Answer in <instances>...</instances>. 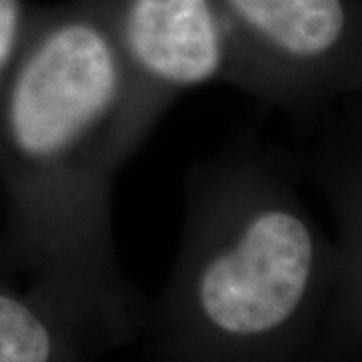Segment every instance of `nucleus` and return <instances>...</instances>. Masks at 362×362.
I'll return each instance as SVG.
<instances>
[{
  "mask_svg": "<svg viewBox=\"0 0 362 362\" xmlns=\"http://www.w3.org/2000/svg\"><path fill=\"white\" fill-rule=\"evenodd\" d=\"M123 103V65L99 0L35 4L0 89V274H26L121 344L147 314L121 272L111 221Z\"/></svg>",
  "mask_w": 362,
  "mask_h": 362,
  "instance_id": "obj_1",
  "label": "nucleus"
},
{
  "mask_svg": "<svg viewBox=\"0 0 362 362\" xmlns=\"http://www.w3.org/2000/svg\"><path fill=\"white\" fill-rule=\"evenodd\" d=\"M169 282L147 304L156 362H270L337 272L290 171L259 147L197 163Z\"/></svg>",
  "mask_w": 362,
  "mask_h": 362,
  "instance_id": "obj_2",
  "label": "nucleus"
},
{
  "mask_svg": "<svg viewBox=\"0 0 362 362\" xmlns=\"http://www.w3.org/2000/svg\"><path fill=\"white\" fill-rule=\"evenodd\" d=\"M233 87L310 115L362 93V0H218Z\"/></svg>",
  "mask_w": 362,
  "mask_h": 362,
  "instance_id": "obj_3",
  "label": "nucleus"
},
{
  "mask_svg": "<svg viewBox=\"0 0 362 362\" xmlns=\"http://www.w3.org/2000/svg\"><path fill=\"white\" fill-rule=\"evenodd\" d=\"M125 75L117 131L121 168L187 90L233 81V52L218 0H99Z\"/></svg>",
  "mask_w": 362,
  "mask_h": 362,
  "instance_id": "obj_4",
  "label": "nucleus"
},
{
  "mask_svg": "<svg viewBox=\"0 0 362 362\" xmlns=\"http://www.w3.org/2000/svg\"><path fill=\"white\" fill-rule=\"evenodd\" d=\"M117 346L107 328L57 298L0 284V362H97Z\"/></svg>",
  "mask_w": 362,
  "mask_h": 362,
  "instance_id": "obj_5",
  "label": "nucleus"
},
{
  "mask_svg": "<svg viewBox=\"0 0 362 362\" xmlns=\"http://www.w3.org/2000/svg\"><path fill=\"white\" fill-rule=\"evenodd\" d=\"M320 183L338 223L337 272L344 284V318L362 328V171L330 151L320 165Z\"/></svg>",
  "mask_w": 362,
  "mask_h": 362,
  "instance_id": "obj_6",
  "label": "nucleus"
},
{
  "mask_svg": "<svg viewBox=\"0 0 362 362\" xmlns=\"http://www.w3.org/2000/svg\"><path fill=\"white\" fill-rule=\"evenodd\" d=\"M33 8L26 0H0V89L23 47Z\"/></svg>",
  "mask_w": 362,
  "mask_h": 362,
  "instance_id": "obj_7",
  "label": "nucleus"
},
{
  "mask_svg": "<svg viewBox=\"0 0 362 362\" xmlns=\"http://www.w3.org/2000/svg\"><path fill=\"white\" fill-rule=\"evenodd\" d=\"M350 133H352V135H350L349 141L337 145L332 151H334L338 157H342L346 163H350L352 168H356L358 171H362V131L354 129L350 131Z\"/></svg>",
  "mask_w": 362,
  "mask_h": 362,
  "instance_id": "obj_8",
  "label": "nucleus"
},
{
  "mask_svg": "<svg viewBox=\"0 0 362 362\" xmlns=\"http://www.w3.org/2000/svg\"><path fill=\"white\" fill-rule=\"evenodd\" d=\"M354 129L362 131V93L358 95V107H356V115H354Z\"/></svg>",
  "mask_w": 362,
  "mask_h": 362,
  "instance_id": "obj_9",
  "label": "nucleus"
}]
</instances>
